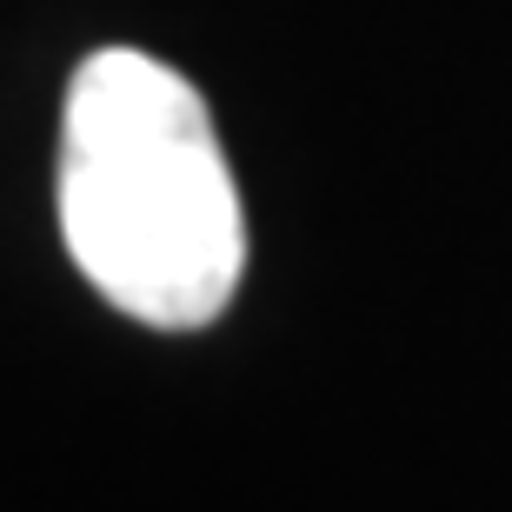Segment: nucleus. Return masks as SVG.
<instances>
[{
  "label": "nucleus",
  "instance_id": "f257e3e1",
  "mask_svg": "<svg viewBox=\"0 0 512 512\" xmlns=\"http://www.w3.org/2000/svg\"><path fill=\"white\" fill-rule=\"evenodd\" d=\"M60 233L107 306L140 326L220 320L247 227L207 100L167 60L100 47L80 60L60 127Z\"/></svg>",
  "mask_w": 512,
  "mask_h": 512
}]
</instances>
